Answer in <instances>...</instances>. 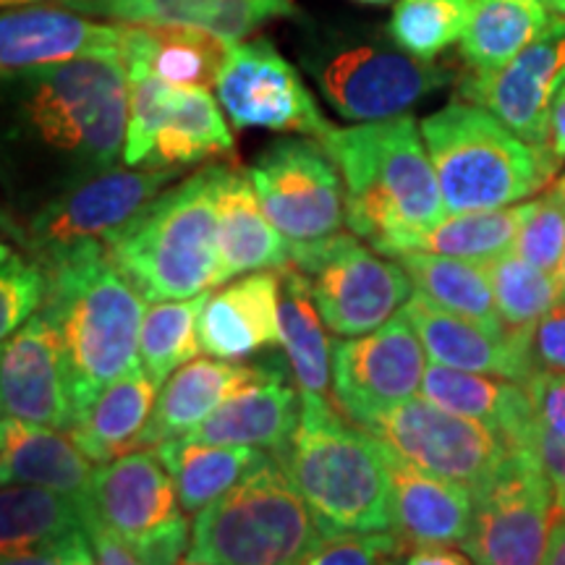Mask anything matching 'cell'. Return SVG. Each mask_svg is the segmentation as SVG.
I'll return each mask as SVG.
<instances>
[{
	"label": "cell",
	"mask_w": 565,
	"mask_h": 565,
	"mask_svg": "<svg viewBox=\"0 0 565 565\" xmlns=\"http://www.w3.org/2000/svg\"><path fill=\"white\" fill-rule=\"evenodd\" d=\"M51 280L45 267L17 246L0 249V335L11 338L47 301Z\"/></svg>",
	"instance_id": "b9f144b4"
},
{
	"label": "cell",
	"mask_w": 565,
	"mask_h": 565,
	"mask_svg": "<svg viewBox=\"0 0 565 565\" xmlns=\"http://www.w3.org/2000/svg\"><path fill=\"white\" fill-rule=\"evenodd\" d=\"M561 282H563V296H565V259H563V267H561Z\"/></svg>",
	"instance_id": "6f0895ef"
},
{
	"label": "cell",
	"mask_w": 565,
	"mask_h": 565,
	"mask_svg": "<svg viewBox=\"0 0 565 565\" xmlns=\"http://www.w3.org/2000/svg\"><path fill=\"white\" fill-rule=\"evenodd\" d=\"M215 207L221 254L217 280L228 282L291 265V242L267 217L249 171L215 166Z\"/></svg>",
	"instance_id": "7402d4cb"
},
{
	"label": "cell",
	"mask_w": 565,
	"mask_h": 565,
	"mask_svg": "<svg viewBox=\"0 0 565 565\" xmlns=\"http://www.w3.org/2000/svg\"><path fill=\"white\" fill-rule=\"evenodd\" d=\"M364 429L401 461L475 494L492 482L511 454V445L492 427L419 398L391 408Z\"/></svg>",
	"instance_id": "4fadbf2b"
},
{
	"label": "cell",
	"mask_w": 565,
	"mask_h": 565,
	"mask_svg": "<svg viewBox=\"0 0 565 565\" xmlns=\"http://www.w3.org/2000/svg\"><path fill=\"white\" fill-rule=\"evenodd\" d=\"M113 265L141 299L183 301L221 286L215 166L166 189L108 244Z\"/></svg>",
	"instance_id": "277c9868"
},
{
	"label": "cell",
	"mask_w": 565,
	"mask_h": 565,
	"mask_svg": "<svg viewBox=\"0 0 565 565\" xmlns=\"http://www.w3.org/2000/svg\"><path fill=\"white\" fill-rule=\"evenodd\" d=\"M542 565H565V515L555 521L553 532H550V542L542 557Z\"/></svg>",
	"instance_id": "f5cc1de1"
},
{
	"label": "cell",
	"mask_w": 565,
	"mask_h": 565,
	"mask_svg": "<svg viewBox=\"0 0 565 565\" xmlns=\"http://www.w3.org/2000/svg\"><path fill=\"white\" fill-rule=\"evenodd\" d=\"M475 9L477 0H398L387 34L398 51L433 63L463 40Z\"/></svg>",
	"instance_id": "ab89813d"
},
{
	"label": "cell",
	"mask_w": 565,
	"mask_h": 565,
	"mask_svg": "<svg viewBox=\"0 0 565 565\" xmlns=\"http://www.w3.org/2000/svg\"><path fill=\"white\" fill-rule=\"evenodd\" d=\"M565 82V19H555L540 40L508 66L490 74H469L461 92L469 103L492 113L500 124L547 150L550 110ZM550 152V150H547Z\"/></svg>",
	"instance_id": "e0dca14e"
},
{
	"label": "cell",
	"mask_w": 565,
	"mask_h": 565,
	"mask_svg": "<svg viewBox=\"0 0 565 565\" xmlns=\"http://www.w3.org/2000/svg\"><path fill=\"white\" fill-rule=\"evenodd\" d=\"M154 454L171 471L183 513H202L273 458L246 445H204L183 437L158 445Z\"/></svg>",
	"instance_id": "4dcf8cb0"
},
{
	"label": "cell",
	"mask_w": 565,
	"mask_h": 565,
	"mask_svg": "<svg viewBox=\"0 0 565 565\" xmlns=\"http://www.w3.org/2000/svg\"><path fill=\"white\" fill-rule=\"evenodd\" d=\"M401 312L414 324L424 351L435 364L477 374H498L519 385H526L534 377L532 333L492 330L487 324L445 312L422 294H414Z\"/></svg>",
	"instance_id": "ffe728a7"
},
{
	"label": "cell",
	"mask_w": 565,
	"mask_h": 565,
	"mask_svg": "<svg viewBox=\"0 0 565 565\" xmlns=\"http://www.w3.org/2000/svg\"><path fill=\"white\" fill-rule=\"evenodd\" d=\"M532 364L536 372H565V296L532 330Z\"/></svg>",
	"instance_id": "bcb514c9"
},
{
	"label": "cell",
	"mask_w": 565,
	"mask_h": 565,
	"mask_svg": "<svg viewBox=\"0 0 565 565\" xmlns=\"http://www.w3.org/2000/svg\"><path fill=\"white\" fill-rule=\"evenodd\" d=\"M555 490L532 448H511L492 482L475 494L463 550L475 565H542L557 521Z\"/></svg>",
	"instance_id": "8fae6325"
},
{
	"label": "cell",
	"mask_w": 565,
	"mask_h": 565,
	"mask_svg": "<svg viewBox=\"0 0 565 565\" xmlns=\"http://www.w3.org/2000/svg\"><path fill=\"white\" fill-rule=\"evenodd\" d=\"M391 534L404 547L463 545L475 519V492L391 454Z\"/></svg>",
	"instance_id": "603a6c76"
},
{
	"label": "cell",
	"mask_w": 565,
	"mask_h": 565,
	"mask_svg": "<svg viewBox=\"0 0 565 565\" xmlns=\"http://www.w3.org/2000/svg\"><path fill=\"white\" fill-rule=\"evenodd\" d=\"M179 490L154 450H131L95 471L84 521L95 519L137 542L179 515Z\"/></svg>",
	"instance_id": "44dd1931"
},
{
	"label": "cell",
	"mask_w": 565,
	"mask_h": 565,
	"mask_svg": "<svg viewBox=\"0 0 565 565\" xmlns=\"http://www.w3.org/2000/svg\"><path fill=\"white\" fill-rule=\"evenodd\" d=\"M524 215L526 202L503 210L448 215L440 225H435V228L408 236L404 249L395 254V257L408 252H427L440 254V257L487 265L492 263V259H500L513 252L521 223H524Z\"/></svg>",
	"instance_id": "e575fe53"
},
{
	"label": "cell",
	"mask_w": 565,
	"mask_h": 565,
	"mask_svg": "<svg viewBox=\"0 0 565 565\" xmlns=\"http://www.w3.org/2000/svg\"><path fill=\"white\" fill-rule=\"evenodd\" d=\"M270 456L324 536L391 529V450L343 419L333 398H301L294 435Z\"/></svg>",
	"instance_id": "7a4b0ae2"
},
{
	"label": "cell",
	"mask_w": 565,
	"mask_h": 565,
	"mask_svg": "<svg viewBox=\"0 0 565 565\" xmlns=\"http://www.w3.org/2000/svg\"><path fill=\"white\" fill-rule=\"evenodd\" d=\"M263 210L291 244H309L341 233L345 186L335 160L320 139L273 141L249 168Z\"/></svg>",
	"instance_id": "5bb4252c"
},
{
	"label": "cell",
	"mask_w": 565,
	"mask_h": 565,
	"mask_svg": "<svg viewBox=\"0 0 565 565\" xmlns=\"http://www.w3.org/2000/svg\"><path fill=\"white\" fill-rule=\"evenodd\" d=\"M63 9L89 17L118 19L121 24H150L152 0H55Z\"/></svg>",
	"instance_id": "c3c4849f"
},
{
	"label": "cell",
	"mask_w": 565,
	"mask_h": 565,
	"mask_svg": "<svg viewBox=\"0 0 565 565\" xmlns=\"http://www.w3.org/2000/svg\"><path fill=\"white\" fill-rule=\"evenodd\" d=\"M291 267L307 278L330 333L341 338L374 333L416 294L404 267L366 249L356 233L341 231L320 242L291 244Z\"/></svg>",
	"instance_id": "9c48e42d"
},
{
	"label": "cell",
	"mask_w": 565,
	"mask_h": 565,
	"mask_svg": "<svg viewBox=\"0 0 565 565\" xmlns=\"http://www.w3.org/2000/svg\"><path fill=\"white\" fill-rule=\"evenodd\" d=\"M179 173V168H105L53 196L9 233L42 267L87 246L108 249Z\"/></svg>",
	"instance_id": "ba28073f"
},
{
	"label": "cell",
	"mask_w": 565,
	"mask_h": 565,
	"mask_svg": "<svg viewBox=\"0 0 565 565\" xmlns=\"http://www.w3.org/2000/svg\"><path fill=\"white\" fill-rule=\"evenodd\" d=\"M280 270L252 273L207 296L200 341L210 356L242 362L280 343Z\"/></svg>",
	"instance_id": "cb8c5ba5"
},
{
	"label": "cell",
	"mask_w": 565,
	"mask_h": 565,
	"mask_svg": "<svg viewBox=\"0 0 565 565\" xmlns=\"http://www.w3.org/2000/svg\"><path fill=\"white\" fill-rule=\"evenodd\" d=\"M92 458L61 429L3 416L0 424V477L3 484H32L66 494L87 511L95 471Z\"/></svg>",
	"instance_id": "4316f807"
},
{
	"label": "cell",
	"mask_w": 565,
	"mask_h": 565,
	"mask_svg": "<svg viewBox=\"0 0 565 565\" xmlns=\"http://www.w3.org/2000/svg\"><path fill=\"white\" fill-rule=\"evenodd\" d=\"M385 565H395V563H393V561H387V563H385Z\"/></svg>",
	"instance_id": "680465c9"
},
{
	"label": "cell",
	"mask_w": 565,
	"mask_h": 565,
	"mask_svg": "<svg viewBox=\"0 0 565 565\" xmlns=\"http://www.w3.org/2000/svg\"><path fill=\"white\" fill-rule=\"evenodd\" d=\"M82 508L66 494L32 484H3L0 492V550L24 553L82 532Z\"/></svg>",
	"instance_id": "d590c367"
},
{
	"label": "cell",
	"mask_w": 565,
	"mask_h": 565,
	"mask_svg": "<svg viewBox=\"0 0 565 565\" xmlns=\"http://www.w3.org/2000/svg\"><path fill=\"white\" fill-rule=\"evenodd\" d=\"M320 540L309 505L270 458L196 513L183 565H299Z\"/></svg>",
	"instance_id": "8992f818"
},
{
	"label": "cell",
	"mask_w": 565,
	"mask_h": 565,
	"mask_svg": "<svg viewBox=\"0 0 565 565\" xmlns=\"http://www.w3.org/2000/svg\"><path fill=\"white\" fill-rule=\"evenodd\" d=\"M547 150L555 160L565 158V84L557 89L553 110H550V134H547Z\"/></svg>",
	"instance_id": "f907efd6"
},
{
	"label": "cell",
	"mask_w": 565,
	"mask_h": 565,
	"mask_svg": "<svg viewBox=\"0 0 565 565\" xmlns=\"http://www.w3.org/2000/svg\"><path fill=\"white\" fill-rule=\"evenodd\" d=\"M38 3L40 0H3L6 9H9V6L11 9H21V6H38Z\"/></svg>",
	"instance_id": "11a10c76"
},
{
	"label": "cell",
	"mask_w": 565,
	"mask_h": 565,
	"mask_svg": "<svg viewBox=\"0 0 565 565\" xmlns=\"http://www.w3.org/2000/svg\"><path fill=\"white\" fill-rule=\"evenodd\" d=\"M545 0H477L461 45L471 74H490L511 63L553 24Z\"/></svg>",
	"instance_id": "d6a6232c"
},
{
	"label": "cell",
	"mask_w": 565,
	"mask_h": 565,
	"mask_svg": "<svg viewBox=\"0 0 565 565\" xmlns=\"http://www.w3.org/2000/svg\"><path fill=\"white\" fill-rule=\"evenodd\" d=\"M494 307L508 333H532L536 322L561 301L563 282L511 252L484 265Z\"/></svg>",
	"instance_id": "74e56055"
},
{
	"label": "cell",
	"mask_w": 565,
	"mask_h": 565,
	"mask_svg": "<svg viewBox=\"0 0 565 565\" xmlns=\"http://www.w3.org/2000/svg\"><path fill=\"white\" fill-rule=\"evenodd\" d=\"M265 372L267 362L231 364L223 359H194L166 380L139 445L158 448L162 443L189 435L231 395L257 383Z\"/></svg>",
	"instance_id": "83f0119b"
},
{
	"label": "cell",
	"mask_w": 565,
	"mask_h": 565,
	"mask_svg": "<svg viewBox=\"0 0 565 565\" xmlns=\"http://www.w3.org/2000/svg\"><path fill=\"white\" fill-rule=\"evenodd\" d=\"M87 529L24 553L3 555V565H97L95 547L89 545Z\"/></svg>",
	"instance_id": "7dc6e473"
},
{
	"label": "cell",
	"mask_w": 565,
	"mask_h": 565,
	"mask_svg": "<svg viewBox=\"0 0 565 565\" xmlns=\"http://www.w3.org/2000/svg\"><path fill=\"white\" fill-rule=\"evenodd\" d=\"M524 387L532 401L536 424L565 443V372H536Z\"/></svg>",
	"instance_id": "f6af8a7d"
},
{
	"label": "cell",
	"mask_w": 565,
	"mask_h": 565,
	"mask_svg": "<svg viewBox=\"0 0 565 565\" xmlns=\"http://www.w3.org/2000/svg\"><path fill=\"white\" fill-rule=\"evenodd\" d=\"M0 408L9 419L42 424L61 433H68L76 419L63 338L42 312L3 341Z\"/></svg>",
	"instance_id": "ac0fdd59"
},
{
	"label": "cell",
	"mask_w": 565,
	"mask_h": 565,
	"mask_svg": "<svg viewBox=\"0 0 565 565\" xmlns=\"http://www.w3.org/2000/svg\"><path fill=\"white\" fill-rule=\"evenodd\" d=\"M422 398L443 412L487 424L511 448H529L536 419L524 385L433 362L424 372Z\"/></svg>",
	"instance_id": "f1b7e54d"
},
{
	"label": "cell",
	"mask_w": 565,
	"mask_h": 565,
	"mask_svg": "<svg viewBox=\"0 0 565 565\" xmlns=\"http://www.w3.org/2000/svg\"><path fill=\"white\" fill-rule=\"evenodd\" d=\"M26 76L24 116L42 145L95 162L97 171L124 154L131 95L121 55H89Z\"/></svg>",
	"instance_id": "52a82bcc"
},
{
	"label": "cell",
	"mask_w": 565,
	"mask_h": 565,
	"mask_svg": "<svg viewBox=\"0 0 565 565\" xmlns=\"http://www.w3.org/2000/svg\"><path fill=\"white\" fill-rule=\"evenodd\" d=\"M210 294L183 301L152 303L141 324L139 356L145 372L162 385L173 372L194 362L202 349L200 315Z\"/></svg>",
	"instance_id": "8d00e7d4"
},
{
	"label": "cell",
	"mask_w": 565,
	"mask_h": 565,
	"mask_svg": "<svg viewBox=\"0 0 565 565\" xmlns=\"http://www.w3.org/2000/svg\"><path fill=\"white\" fill-rule=\"evenodd\" d=\"M121 24H95L58 6H21L0 19V66L11 76L89 55H121Z\"/></svg>",
	"instance_id": "d6986e66"
},
{
	"label": "cell",
	"mask_w": 565,
	"mask_h": 565,
	"mask_svg": "<svg viewBox=\"0 0 565 565\" xmlns=\"http://www.w3.org/2000/svg\"><path fill=\"white\" fill-rule=\"evenodd\" d=\"M513 252L540 270L561 278L565 259V175L550 183L545 194L526 202Z\"/></svg>",
	"instance_id": "60d3db41"
},
{
	"label": "cell",
	"mask_w": 565,
	"mask_h": 565,
	"mask_svg": "<svg viewBox=\"0 0 565 565\" xmlns=\"http://www.w3.org/2000/svg\"><path fill=\"white\" fill-rule=\"evenodd\" d=\"M345 186V223L374 252L395 257L406 238L448 217L437 173L412 116L333 129L320 139Z\"/></svg>",
	"instance_id": "6da1fadb"
},
{
	"label": "cell",
	"mask_w": 565,
	"mask_h": 565,
	"mask_svg": "<svg viewBox=\"0 0 565 565\" xmlns=\"http://www.w3.org/2000/svg\"><path fill=\"white\" fill-rule=\"evenodd\" d=\"M51 291L42 315L63 338L76 416L105 387L139 370L145 299L105 246H87L45 265Z\"/></svg>",
	"instance_id": "3957f363"
},
{
	"label": "cell",
	"mask_w": 565,
	"mask_h": 565,
	"mask_svg": "<svg viewBox=\"0 0 565 565\" xmlns=\"http://www.w3.org/2000/svg\"><path fill=\"white\" fill-rule=\"evenodd\" d=\"M401 553L393 534H335L324 536L301 557L299 565H385Z\"/></svg>",
	"instance_id": "7bdbcfd3"
},
{
	"label": "cell",
	"mask_w": 565,
	"mask_h": 565,
	"mask_svg": "<svg viewBox=\"0 0 565 565\" xmlns=\"http://www.w3.org/2000/svg\"><path fill=\"white\" fill-rule=\"evenodd\" d=\"M129 134L124 162L131 168H186L233 152V134L210 89L173 87L154 76H129Z\"/></svg>",
	"instance_id": "7c38bea8"
},
{
	"label": "cell",
	"mask_w": 565,
	"mask_h": 565,
	"mask_svg": "<svg viewBox=\"0 0 565 565\" xmlns=\"http://www.w3.org/2000/svg\"><path fill=\"white\" fill-rule=\"evenodd\" d=\"M217 103L236 129H265L324 139L335 126L317 108L299 71L273 42H242L215 84Z\"/></svg>",
	"instance_id": "2e32d148"
},
{
	"label": "cell",
	"mask_w": 565,
	"mask_h": 565,
	"mask_svg": "<svg viewBox=\"0 0 565 565\" xmlns=\"http://www.w3.org/2000/svg\"><path fill=\"white\" fill-rule=\"evenodd\" d=\"M129 545L145 565H183L189 547H192V532H189L186 515H173L168 524L145 534L137 542H129Z\"/></svg>",
	"instance_id": "ee69618b"
},
{
	"label": "cell",
	"mask_w": 565,
	"mask_h": 565,
	"mask_svg": "<svg viewBox=\"0 0 565 565\" xmlns=\"http://www.w3.org/2000/svg\"><path fill=\"white\" fill-rule=\"evenodd\" d=\"M563 84H565V82H563Z\"/></svg>",
	"instance_id": "91938a15"
},
{
	"label": "cell",
	"mask_w": 565,
	"mask_h": 565,
	"mask_svg": "<svg viewBox=\"0 0 565 565\" xmlns=\"http://www.w3.org/2000/svg\"><path fill=\"white\" fill-rule=\"evenodd\" d=\"M294 0H152L150 24H186L236 45L273 19L296 17Z\"/></svg>",
	"instance_id": "f35d334b"
},
{
	"label": "cell",
	"mask_w": 565,
	"mask_h": 565,
	"mask_svg": "<svg viewBox=\"0 0 565 565\" xmlns=\"http://www.w3.org/2000/svg\"><path fill=\"white\" fill-rule=\"evenodd\" d=\"M545 3H547L550 11L557 13L561 19H565V0H545Z\"/></svg>",
	"instance_id": "db71d44e"
},
{
	"label": "cell",
	"mask_w": 565,
	"mask_h": 565,
	"mask_svg": "<svg viewBox=\"0 0 565 565\" xmlns=\"http://www.w3.org/2000/svg\"><path fill=\"white\" fill-rule=\"evenodd\" d=\"M404 565H471L461 553L448 547H419L406 557Z\"/></svg>",
	"instance_id": "816d5d0a"
},
{
	"label": "cell",
	"mask_w": 565,
	"mask_h": 565,
	"mask_svg": "<svg viewBox=\"0 0 565 565\" xmlns=\"http://www.w3.org/2000/svg\"><path fill=\"white\" fill-rule=\"evenodd\" d=\"M280 345L299 398H328L333 387V341L324 335L309 282L296 267L280 270Z\"/></svg>",
	"instance_id": "1f68e13d"
},
{
	"label": "cell",
	"mask_w": 565,
	"mask_h": 565,
	"mask_svg": "<svg viewBox=\"0 0 565 565\" xmlns=\"http://www.w3.org/2000/svg\"><path fill=\"white\" fill-rule=\"evenodd\" d=\"M356 3H364V6H387V3H393V0H356Z\"/></svg>",
	"instance_id": "9f6ffc18"
},
{
	"label": "cell",
	"mask_w": 565,
	"mask_h": 565,
	"mask_svg": "<svg viewBox=\"0 0 565 565\" xmlns=\"http://www.w3.org/2000/svg\"><path fill=\"white\" fill-rule=\"evenodd\" d=\"M303 66L330 108L356 124L406 116L450 79L437 63L416 61L374 40H333L303 55Z\"/></svg>",
	"instance_id": "30bf717a"
},
{
	"label": "cell",
	"mask_w": 565,
	"mask_h": 565,
	"mask_svg": "<svg viewBox=\"0 0 565 565\" xmlns=\"http://www.w3.org/2000/svg\"><path fill=\"white\" fill-rule=\"evenodd\" d=\"M286 372L291 370L270 359L257 383L231 395L200 427L183 435V440L246 448L257 445L275 454L294 435L301 412V398H296V391L286 383Z\"/></svg>",
	"instance_id": "484cf974"
},
{
	"label": "cell",
	"mask_w": 565,
	"mask_h": 565,
	"mask_svg": "<svg viewBox=\"0 0 565 565\" xmlns=\"http://www.w3.org/2000/svg\"><path fill=\"white\" fill-rule=\"evenodd\" d=\"M84 529H87L92 547H95L97 565H145L141 557L134 553V547L124 540L121 534L110 532L108 526H103L100 521L87 519L84 521Z\"/></svg>",
	"instance_id": "681fc988"
},
{
	"label": "cell",
	"mask_w": 565,
	"mask_h": 565,
	"mask_svg": "<svg viewBox=\"0 0 565 565\" xmlns=\"http://www.w3.org/2000/svg\"><path fill=\"white\" fill-rule=\"evenodd\" d=\"M126 76L147 74L173 87L210 89L228 66L233 42L186 24H121Z\"/></svg>",
	"instance_id": "d4e9b609"
},
{
	"label": "cell",
	"mask_w": 565,
	"mask_h": 565,
	"mask_svg": "<svg viewBox=\"0 0 565 565\" xmlns=\"http://www.w3.org/2000/svg\"><path fill=\"white\" fill-rule=\"evenodd\" d=\"M158 383L145 366L105 387L71 424L68 435L92 461L110 463L131 454L158 404Z\"/></svg>",
	"instance_id": "f546056e"
},
{
	"label": "cell",
	"mask_w": 565,
	"mask_h": 565,
	"mask_svg": "<svg viewBox=\"0 0 565 565\" xmlns=\"http://www.w3.org/2000/svg\"><path fill=\"white\" fill-rule=\"evenodd\" d=\"M427 351L406 315L362 338L333 341V404L359 427L422 393Z\"/></svg>",
	"instance_id": "9a60e30c"
},
{
	"label": "cell",
	"mask_w": 565,
	"mask_h": 565,
	"mask_svg": "<svg viewBox=\"0 0 565 565\" xmlns=\"http://www.w3.org/2000/svg\"><path fill=\"white\" fill-rule=\"evenodd\" d=\"M419 126L448 215L513 207L553 183V154L475 103L445 105Z\"/></svg>",
	"instance_id": "5b68a950"
},
{
	"label": "cell",
	"mask_w": 565,
	"mask_h": 565,
	"mask_svg": "<svg viewBox=\"0 0 565 565\" xmlns=\"http://www.w3.org/2000/svg\"><path fill=\"white\" fill-rule=\"evenodd\" d=\"M395 263L408 273L416 294L433 301L435 307L487 324L492 330H505L498 317V307H494L492 286L484 273V265L427 252L401 254V257H395Z\"/></svg>",
	"instance_id": "836d02e7"
}]
</instances>
